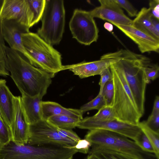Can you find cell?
Listing matches in <instances>:
<instances>
[{
	"label": "cell",
	"mask_w": 159,
	"mask_h": 159,
	"mask_svg": "<svg viewBox=\"0 0 159 159\" xmlns=\"http://www.w3.org/2000/svg\"><path fill=\"white\" fill-rule=\"evenodd\" d=\"M7 67L22 95L39 96L46 94L55 75L32 65L19 52L5 45Z\"/></svg>",
	"instance_id": "6da1fadb"
},
{
	"label": "cell",
	"mask_w": 159,
	"mask_h": 159,
	"mask_svg": "<svg viewBox=\"0 0 159 159\" xmlns=\"http://www.w3.org/2000/svg\"><path fill=\"white\" fill-rule=\"evenodd\" d=\"M111 53L119 58L117 63L124 74L138 109L143 116L145 110L146 87L148 83L144 68L150 63V59L127 49H121Z\"/></svg>",
	"instance_id": "7a4b0ae2"
},
{
	"label": "cell",
	"mask_w": 159,
	"mask_h": 159,
	"mask_svg": "<svg viewBox=\"0 0 159 159\" xmlns=\"http://www.w3.org/2000/svg\"><path fill=\"white\" fill-rule=\"evenodd\" d=\"M117 62L110 66L114 87L112 107L115 118L124 123L138 125L142 116L138 109L124 74Z\"/></svg>",
	"instance_id": "3957f363"
},
{
	"label": "cell",
	"mask_w": 159,
	"mask_h": 159,
	"mask_svg": "<svg viewBox=\"0 0 159 159\" xmlns=\"http://www.w3.org/2000/svg\"><path fill=\"white\" fill-rule=\"evenodd\" d=\"M21 38L30 57V64L54 74L63 70L61 54L37 33L29 31L22 34Z\"/></svg>",
	"instance_id": "277c9868"
},
{
	"label": "cell",
	"mask_w": 159,
	"mask_h": 159,
	"mask_svg": "<svg viewBox=\"0 0 159 159\" xmlns=\"http://www.w3.org/2000/svg\"><path fill=\"white\" fill-rule=\"evenodd\" d=\"M37 34L51 46L59 44L62 39L65 23V11L62 0H46Z\"/></svg>",
	"instance_id": "5b68a950"
},
{
	"label": "cell",
	"mask_w": 159,
	"mask_h": 159,
	"mask_svg": "<svg viewBox=\"0 0 159 159\" xmlns=\"http://www.w3.org/2000/svg\"><path fill=\"white\" fill-rule=\"evenodd\" d=\"M85 139L92 145L131 155L143 159H149L151 153L143 151L132 140L118 133L105 129L89 130Z\"/></svg>",
	"instance_id": "8992f818"
},
{
	"label": "cell",
	"mask_w": 159,
	"mask_h": 159,
	"mask_svg": "<svg viewBox=\"0 0 159 159\" xmlns=\"http://www.w3.org/2000/svg\"><path fill=\"white\" fill-rule=\"evenodd\" d=\"M94 18L89 11L74 10L69 27L73 38L80 43L89 45L97 41L99 31Z\"/></svg>",
	"instance_id": "52a82bcc"
},
{
	"label": "cell",
	"mask_w": 159,
	"mask_h": 159,
	"mask_svg": "<svg viewBox=\"0 0 159 159\" xmlns=\"http://www.w3.org/2000/svg\"><path fill=\"white\" fill-rule=\"evenodd\" d=\"M77 143L61 137L57 127L47 120L42 119L29 125L27 143L29 144L54 145L69 148L75 146Z\"/></svg>",
	"instance_id": "ba28073f"
},
{
	"label": "cell",
	"mask_w": 159,
	"mask_h": 159,
	"mask_svg": "<svg viewBox=\"0 0 159 159\" xmlns=\"http://www.w3.org/2000/svg\"><path fill=\"white\" fill-rule=\"evenodd\" d=\"M33 13L28 0H2L0 10V20H13L30 28Z\"/></svg>",
	"instance_id": "9c48e42d"
},
{
	"label": "cell",
	"mask_w": 159,
	"mask_h": 159,
	"mask_svg": "<svg viewBox=\"0 0 159 159\" xmlns=\"http://www.w3.org/2000/svg\"><path fill=\"white\" fill-rule=\"evenodd\" d=\"M77 127L89 130L100 129L112 131L122 134L134 141L142 130L138 125H134L115 119L105 122H94L83 118Z\"/></svg>",
	"instance_id": "30bf717a"
},
{
	"label": "cell",
	"mask_w": 159,
	"mask_h": 159,
	"mask_svg": "<svg viewBox=\"0 0 159 159\" xmlns=\"http://www.w3.org/2000/svg\"><path fill=\"white\" fill-rule=\"evenodd\" d=\"M100 6L89 11L94 17L107 20L112 24L132 26V20L124 13L114 0H99Z\"/></svg>",
	"instance_id": "8fae6325"
},
{
	"label": "cell",
	"mask_w": 159,
	"mask_h": 159,
	"mask_svg": "<svg viewBox=\"0 0 159 159\" xmlns=\"http://www.w3.org/2000/svg\"><path fill=\"white\" fill-rule=\"evenodd\" d=\"M1 21L4 40L10 48L19 52L30 63L31 58L24 48L21 38L22 34L30 31V28L13 20Z\"/></svg>",
	"instance_id": "7c38bea8"
},
{
	"label": "cell",
	"mask_w": 159,
	"mask_h": 159,
	"mask_svg": "<svg viewBox=\"0 0 159 159\" xmlns=\"http://www.w3.org/2000/svg\"><path fill=\"white\" fill-rule=\"evenodd\" d=\"M106 58L89 62L83 61L76 64L64 66L63 70H69L80 79L100 75L106 68L119 60L117 57L109 53L104 55Z\"/></svg>",
	"instance_id": "4fadbf2b"
},
{
	"label": "cell",
	"mask_w": 159,
	"mask_h": 159,
	"mask_svg": "<svg viewBox=\"0 0 159 159\" xmlns=\"http://www.w3.org/2000/svg\"><path fill=\"white\" fill-rule=\"evenodd\" d=\"M14 120L11 128V140L17 144L27 143L29 131L28 123L21 104V96L14 98Z\"/></svg>",
	"instance_id": "5bb4252c"
},
{
	"label": "cell",
	"mask_w": 159,
	"mask_h": 159,
	"mask_svg": "<svg viewBox=\"0 0 159 159\" xmlns=\"http://www.w3.org/2000/svg\"><path fill=\"white\" fill-rule=\"evenodd\" d=\"M138 45L142 53L159 52V40L132 26L113 25Z\"/></svg>",
	"instance_id": "9a60e30c"
},
{
	"label": "cell",
	"mask_w": 159,
	"mask_h": 159,
	"mask_svg": "<svg viewBox=\"0 0 159 159\" xmlns=\"http://www.w3.org/2000/svg\"><path fill=\"white\" fill-rule=\"evenodd\" d=\"M14 97L7 85L6 80L0 79V111L10 129L14 120Z\"/></svg>",
	"instance_id": "2e32d148"
},
{
	"label": "cell",
	"mask_w": 159,
	"mask_h": 159,
	"mask_svg": "<svg viewBox=\"0 0 159 159\" xmlns=\"http://www.w3.org/2000/svg\"><path fill=\"white\" fill-rule=\"evenodd\" d=\"M42 99L39 96L21 97L22 106L29 125L43 119Z\"/></svg>",
	"instance_id": "e0dca14e"
},
{
	"label": "cell",
	"mask_w": 159,
	"mask_h": 159,
	"mask_svg": "<svg viewBox=\"0 0 159 159\" xmlns=\"http://www.w3.org/2000/svg\"><path fill=\"white\" fill-rule=\"evenodd\" d=\"M42 107L43 119L47 120L55 115H64L79 119L83 118V113L80 109L66 108L57 103L51 101H42Z\"/></svg>",
	"instance_id": "ac0fdd59"
},
{
	"label": "cell",
	"mask_w": 159,
	"mask_h": 159,
	"mask_svg": "<svg viewBox=\"0 0 159 159\" xmlns=\"http://www.w3.org/2000/svg\"><path fill=\"white\" fill-rule=\"evenodd\" d=\"M148 8L143 7L133 20L132 26L159 40V32L153 26Z\"/></svg>",
	"instance_id": "d6986e66"
},
{
	"label": "cell",
	"mask_w": 159,
	"mask_h": 159,
	"mask_svg": "<svg viewBox=\"0 0 159 159\" xmlns=\"http://www.w3.org/2000/svg\"><path fill=\"white\" fill-rule=\"evenodd\" d=\"M86 159H143L134 156L92 145Z\"/></svg>",
	"instance_id": "ffe728a7"
},
{
	"label": "cell",
	"mask_w": 159,
	"mask_h": 159,
	"mask_svg": "<svg viewBox=\"0 0 159 159\" xmlns=\"http://www.w3.org/2000/svg\"><path fill=\"white\" fill-rule=\"evenodd\" d=\"M47 120L56 127L67 129L77 127L80 120L70 116L60 115L52 116Z\"/></svg>",
	"instance_id": "44dd1931"
},
{
	"label": "cell",
	"mask_w": 159,
	"mask_h": 159,
	"mask_svg": "<svg viewBox=\"0 0 159 159\" xmlns=\"http://www.w3.org/2000/svg\"><path fill=\"white\" fill-rule=\"evenodd\" d=\"M138 125L151 142L157 159H159V133L153 131L146 125L145 121L140 122Z\"/></svg>",
	"instance_id": "7402d4cb"
},
{
	"label": "cell",
	"mask_w": 159,
	"mask_h": 159,
	"mask_svg": "<svg viewBox=\"0 0 159 159\" xmlns=\"http://www.w3.org/2000/svg\"><path fill=\"white\" fill-rule=\"evenodd\" d=\"M85 120L94 122H105L116 119L115 113L112 106H105L102 107L94 115L87 117Z\"/></svg>",
	"instance_id": "603a6c76"
},
{
	"label": "cell",
	"mask_w": 159,
	"mask_h": 159,
	"mask_svg": "<svg viewBox=\"0 0 159 159\" xmlns=\"http://www.w3.org/2000/svg\"><path fill=\"white\" fill-rule=\"evenodd\" d=\"M34 17L31 26L41 20L44 9L46 0H28Z\"/></svg>",
	"instance_id": "cb8c5ba5"
},
{
	"label": "cell",
	"mask_w": 159,
	"mask_h": 159,
	"mask_svg": "<svg viewBox=\"0 0 159 159\" xmlns=\"http://www.w3.org/2000/svg\"><path fill=\"white\" fill-rule=\"evenodd\" d=\"M105 106L106 102L103 97L101 93H98L94 98L82 106L80 109L83 113L92 110H99Z\"/></svg>",
	"instance_id": "d4e9b609"
},
{
	"label": "cell",
	"mask_w": 159,
	"mask_h": 159,
	"mask_svg": "<svg viewBox=\"0 0 159 159\" xmlns=\"http://www.w3.org/2000/svg\"><path fill=\"white\" fill-rule=\"evenodd\" d=\"M107 106H112L114 95V87L113 79L104 85L101 93Z\"/></svg>",
	"instance_id": "484cf974"
},
{
	"label": "cell",
	"mask_w": 159,
	"mask_h": 159,
	"mask_svg": "<svg viewBox=\"0 0 159 159\" xmlns=\"http://www.w3.org/2000/svg\"><path fill=\"white\" fill-rule=\"evenodd\" d=\"M11 129L2 118L0 117V146L3 145L11 140Z\"/></svg>",
	"instance_id": "4316f807"
},
{
	"label": "cell",
	"mask_w": 159,
	"mask_h": 159,
	"mask_svg": "<svg viewBox=\"0 0 159 159\" xmlns=\"http://www.w3.org/2000/svg\"><path fill=\"white\" fill-rule=\"evenodd\" d=\"M134 141L144 152L154 154V149L151 142L142 131Z\"/></svg>",
	"instance_id": "83f0119b"
},
{
	"label": "cell",
	"mask_w": 159,
	"mask_h": 159,
	"mask_svg": "<svg viewBox=\"0 0 159 159\" xmlns=\"http://www.w3.org/2000/svg\"><path fill=\"white\" fill-rule=\"evenodd\" d=\"M144 70L146 78L148 83L150 80L153 81L159 77V66L157 64L150 63L145 66Z\"/></svg>",
	"instance_id": "f1b7e54d"
},
{
	"label": "cell",
	"mask_w": 159,
	"mask_h": 159,
	"mask_svg": "<svg viewBox=\"0 0 159 159\" xmlns=\"http://www.w3.org/2000/svg\"><path fill=\"white\" fill-rule=\"evenodd\" d=\"M5 46L0 42V75L3 76L9 75V73L7 67V56Z\"/></svg>",
	"instance_id": "f546056e"
},
{
	"label": "cell",
	"mask_w": 159,
	"mask_h": 159,
	"mask_svg": "<svg viewBox=\"0 0 159 159\" xmlns=\"http://www.w3.org/2000/svg\"><path fill=\"white\" fill-rule=\"evenodd\" d=\"M115 2L120 7L124 9L130 17H136L138 12L137 10L127 0H114Z\"/></svg>",
	"instance_id": "4dcf8cb0"
},
{
	"label": "cell",
	"mask_w": 159,
	"mask_h": 159,
	"mask_svg": "<svg viewBox=\"0 0 159 159\" xmlns=\"http://www.w3.org/2000/svg\"><path fill=\"white\" fill-rule=\"evenodd\" d=\"M91 145V143L86 139H80L75 145L69 148L73 149L77 152L87 154L89 152Z\"/></svg>",
	"instance_id": "1f68e13d"
},
{
	"label": "cell",
	"mask_w": 159,
	"mask_h": 159,
	"mask_svg": "<svg viewBox=\"0 0 159 159\" xmlns=\"http://www.w3.org/2000/svg\"><path fill=\"white\" fill-rule=\"evenodd\" d=\"M57 132L62 138L71 140L77 143L80 139L75 132L71 129H62L57 127Z\"/></svg>",
	"instance_id": "d6a6232c"
},
{
	"label": "cell",
	"mask_w": 159,
	"mask_h": 159,
	"mask_svg": "<svg viewBox=\"0 0 159 159\" xmlns=\"http://www.w3.org/2000/svg\"><path fill=\"white\" fill-rule=\"evenodd\" d=\"M145 123L150 129L159 133V113L149 116Z\"/></svg>",
	"instance_id": "836d02e7"
},
{
	"label": "cell",
	"mask_w": 159,
	"mask_h": 159,
	"mask_svg": "<svg viewBox=\"0 0 159 159\" xmlns=\"http://www.w3.org/2000/svg\"><path fill=\"white\" fill-rule=\"evenodd\" d=\"M100 79L99 84L100 86V89L99 93H101L105 84L113 79L110 67L104 70L100 73Z\"/></svg>",
	"instance_id": "e575fe53"
},
{
	"label": "cell",
	"mask_w": 159,
	"mask_h": 159,
	"mask_svg": "<svg viewBox=\"0 0 159 159\" xmlns=\"http://www.w3.org/2000/svg\"><path fill=\"white\" fill-rule=\"evenodd\" d=\"M148 8L151 15L159 20V0H150Z\"/></svg>",
	"instance_id": "d590c367"
},
{
	"label": "cell",
	"mask_w": 159,
	"mask_h": 159,
	"mask_svg": "<svg viewBox=\"0 0 159 159\" xmlns=\"http://www.w3.org/2000/svg\"><path fill=\"white\" fill-rule=\"evenodd\" d=\"M159 113V97L156 96L154 103L152 111L151 114L154 115Z\"/></svg>",
	"instance_id": "8d00e7d4"
},
{
	"label": "cell",
	"mask_w": 159,
	"mask_h": 159,
	"mask_svg": "<svg viewBox=\"0 0 159 159\" xmlns=\"http://www.w3.org/2000/svg\"><path fill=\"white\" fill-rule=\"evenodd\" d=\"M151 20L152 23L155 29L157 32H159V20L151 15Z\"/></svg>",
	"instance_id": "74e56055"
},
{
	"label": "cell",
	"mask_w": 159,
	"mask_h": 159,
	"mask_svg": "<svg viewBox=\"0 0 159 159\" xmlns=\"http://www.w3.org/2000/svg\"><path fill=\"white\" fill-rule=\"evenodd\" d=\"M103 26L106 30L110 32H112L113 30V25L111 23L109 22H106L104 24Z\"/></svg>",
	"instance_id": "f35d334b"
},
{
	"label": "cell",
	"mask_w": 159,
	"mask_h": 159,
	"mask_svg": "<svg viewBox=\"0 0 159 159\" xmlns=\"http://www.w3.org/2000/svg\"><path fill=\"white\" fill-rule=\"evenodd\" d=\"M2 0H0V10ZM0 42L3 45H5L4 43V40L3 38L1 29V21L0 20Z\"/></svg>",
	"instance_id": "ab89813d"
},
{
	"label": "cell",
	"mask_w": 159,
	"mask_h": 159,
	"mask_svg": "<svg viewBox=\"0 0 159 159\" xmlns=\"http://www.w3.org/2000/svg\"><path fill=\"white\" fill-rule=\"evenodd\" d=\"M0 117H2V115H1V113L0 112Z\"/></svg>",
	"instance_id": "60d3db41"
},
{
	"label": "cell",
	"mask_w": 159,
	"mask_h": 159,
	"mask_svg": "<svg viewBox=\"0 0 159 159\" xmlns=\"http://www.w3.org/2000/svg\"><path fill=\"white\" fill-rule=\"evenodd\" d=\"M86 159V158H85V159Z\"/></svg>",
	"instance_id": "b9f144b4"
}]
</instances>
